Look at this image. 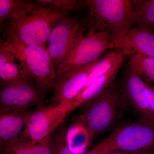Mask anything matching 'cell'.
I'll return each mask as SVG.
<instances>
[{"label": "cell", "instance_id": "7402d4cb", "mask_svg": "<svg viewBox=\"0 0 154 154\" xmlns=\"http://www.w3.org/2000/svg\"><path fill=\"white\" fill-rule=\"evenodd\" d=\"M67 129L66 125L63 123L51 134L50 154H74L68 143Z\"/></svg>", "mask_w": 154, "mask_h": 154}, {"label": "cell", "instance_id": "cb8c5ba5", "mask_svg": "<svg viewBox=\"0 0 154 154\" xmlns=\"http://www.w3.org/2000/svg\"><path fill=\"white\" fill-rule=\"evenodd\" d=\"M17 60L14 53L6 45L5 41L0 40V65L10 61Z\"/></svg>", "mask_w": 154, "mask_h": 154}, {"label": "cell", "instance_id": "ba28073f", "mask_svg": "<svg viewBox=\"0 0 154 154\" xmlns=\"http://www.w3.org/2000/svg\"><path fill=\"white\" fill-rule=\"evenodd\" d=\"M109 152L154 149V126L138 120L117 127L103 140Z\"/></svg>", "mask_w": 154, "mask_h": 154}, {"label": "cell", "instance_id": "8992f818", "mask_svg": "<svg viewBox=\"0 0 154 154\" xmlns=\"http://www.w3.org/2000/svg\"><path fill=\"white\" fill-rule=\"evenodd\" d=\"M73 110L70 101L37 107L28 113L20 137L31 143L40 142L63 123L65 118Z\"/></svg>", "mask_w": 154, "mask_h": 154}, {"label": "cell", "instance_id": "4fadbf2b", "mask_svg": "<svg viewBox=\"0 0 154 154\" xmlns=\"http://www.w3.org/2000/svg\"><path fill=\"white\" fill-rule=\"evenodd\" d=\"M128 57L122 51L110 69L94 80L75 98L70 101L73 110L91 102L113 87L119 72Z\"/></svg>", "mask_w": 154, "mask_h": 154}, {"label": "cell", "instance_id": "3957f363", "mask_svg": "<svg viewBox=\"0 0 154 154\" xmlns=\"http://www.w3.org/2000/svg\"><path fill=\"white\" fill-rule=\"evenodd\" d=\"M2 39L17 61L28 69L38 88L45 92L54 88L57 75L46 48L24 44L8 33H4Z\"/></svg>", "mask_w": 154, "mask_h": 154}, {"label": "cell", "instance_id": "5b68a950", "mask_svg": "<svg viewBox=\"0 0 154 154\" xmlns=\"http://www.w3.org/2000/svg\"><path fill=\"white\" fill-rule=\"evenodd\" d=\"M114 49L115 39L110 34L88 30L57 67V78L71 70L98 60L104 53Z\"/></svg>", "mask_w": 154, "mask_h": 154}, {"label": "cell", "instance_id": "9c48e42d", "mask_svg": "<svg viewBox=\"0 0 154 154\" xmlns=\"http://www.w3.org/2000/svg\"><path fill=\"white\" fill-rule=\"evenodd\" d=\"M150 85L137 74L128 70L119 88L125 106L134 113L139 120L154 126L150 107Z\"/></svg>", "mask_w": 154, "mask_h": 154}, {"label": "cell", "instance_id": "484cf974", "mask_svg": "<svg viewBox=\"0 0 154 154\" xmlns=\"http://www.w3.org/2000/svg\"><path fill=\"white\" fill-rule=\"evenodd\" d=\"M108 153L105 145L101 140L92 149L91 151L86 154H106Z\"/></svg>", "mask_w": 154, "mask_h": 154}, {"label": "cell", "instance_id": "2e32d148", "mask_svg": "<svg viewBox=\"0 0 154 154\" xmlns=\"http://www.w3.org/2000/svg\"><path fill=\"white\" fill-rule=\"evenodd\" d=\"M37 4L28 0H0V25L22 19L30 13Z\"/></svg>", "mask_w": 154, "mask_h": 154}, {"label": "cell", "instance_id": "52a82bcc", "mask_svg": "<svg viewBox=\"0 0 154 154\" xmlns=\"http://www.w3.org/2000/svg\"><path fill=\"white\" fill-rule=\"evenodd\" d=\"M87 19L76 17H65L53 28L48 38L46 47L55 68L85 35Z\"/></svg>", "mask_w": 154, "mask_h": 154}, {"label": "cell", "instance_id": "7a4b0ae2", "mask_svg": "<svg viewBox=\"0 0 154 154\" xmlns=\"http://www.w3.org/2000/svg\"><path fill=\"white\" fill-rule=\"evenodd\" d=\"M36 2L28 15L4 25L1 30L3 34H12L24 44L46 48L51 31L59 21L69 16V12L51 4Z\"/></svg>", "mask_w": 154, "mask_h": 154}, {"label": "cell", "instance_id": "30bf717a", "mask_svg": "<svg viewBox=\"0 0 154 154\" xmlns=\"http://www.w3.org/2000/svg\"><path fill=\"white\" fill-rule=\"evenodd\" d=\"M45 92L38 88L34 81L1 85L0 113L41 106Z\"/></svg>", "mask_w": 154, "mask_h": 154}, {"label": "cell", "instance_id": "ac0fdd59", "mask_svg": "<svg viewBox=\"0 0 154 154\" xmlns=\"http://www.w3.org/2000/svg\"><path fill=\"white\" fill-rule=\"evenodd\" d=\"M128 69L138 75L144 81L154 84V58L139 54L128 57Z\"/></svg>", "mask_w": 154, "mask_h": 154}, {"label": "cell", "instance_id": "277c9868", "mask_svg": "<svg viewBox=\"0 0 154 154\" xmlns=\"http://www.w3.org/2000/svg\"><path fill=\"white\" fill-rule=\"evenodd\" d=\"M84 105L85 109L79 116L94 137L111 127L125 107L120 88L114 85Z\"/></svg>", "mask_w": 154, "mask_h": 154}, {"label": "cell", "instance_id": "5bb4252c", "mask_svg": "<svg viewBox=\"0 0 154 154\" xmlns=\"http://www.w3.org/2000/svg\"><path fill=\"white\" fill-rule=\"evenodd\" d=\"M27 109L12 110L0 114V145L3 149L14 145L25 129Z\"/></svg>", "mask_w": 154, "mask_h": 154}, {"label": "cell", "instance_id": "4316f807", "mask_svg": "<svg viewBox=\"0 0 154 154\" xmlns=\"http://www.w3.org/2000/svg\"><path fill=\"white\" fill-rule=\"evenodd\" d=\"M1 154H13L11 152L8 151V150H3V152L1 153Z\"/></svg>", "mask_w": 154, "mask_h": 154}, {"label": "cell", "instance_id": "603a6c76", "mask_svg": "<svg viewBox=\"0 0 154 154\" xmlns=\"http://www.w3.org/2000/svg\"><path fill=\"white\" fill-rule=\"evenodd\" d=\"M37 2L43 4H50L56 6L64 11H79L85 8V1L80 0H38Z\"/></svg>", "mask_w": 154, "mask_h": 154}, {"label": "cell", "instance_id": "e0dca14e", "mask_svg": "<svg viewBox=\"0 0 154 154\" xmlns=\"http://www.w3.org/2000/svg\"><path fill=\"white\" fill-rule=\"evenodd\" d=\"M1 85L17 82L34 81L26 68L17 60L0 65Z\"/></svg>", "mask_w": 154, "mask_h": 154}, {"label": "cell", "instance_id": "9a60e30c", "mask_svg": "<svg viewBox=\"0 0 154 154\" xmlns=\"http://www.w3.org/2000/svg\"><path fill=\"white\" fill-rule=\"evenodd\" d=\"M69 147L74 154H84L92 143L94 137L79 115L72 120L66 131Z\"/></svg>", "mask_w": 154, "mask_h": 154}, {"label": "cell", "instance_id": "d6986e66", "mask_svg": "<svg viewBox=\"0 0 154 154\" xmlns=\"http://www.w3.org/2000/svg\"><path fill=\"white\" fill-rule=\"evenodd\" d=\"M50 136L36 144L30 143L19 137L16 143L3 149L13 154H50Z\"/></svg>", "mask_w": 154, "mask_h": 154}, {"label": "cell", "instance_id": "44dd1931", "mask_svg": "<svg viewBox=\"0 0 154 154\" xmlns=\"http://www.w3.org/2000/svg\"><path fill=\"white\" fill-rule=\"evenodd\" d=\"M136 27L154 32V0L136 1Z\"/></svg>", "mask_w": 154, "mask_h": 154}, {"label": "cell", "instance_id": "d4e9b609", "mask_svg": "<svg viewBox=\"0 0 154 154\" xmlns=\"http://www.w3.org/2000/svg\"><path fill=\"white\" fill-rule=\"evenodd\" d=\"M106 154H154V149L133 151L117 150Z\"/></svg>", "mask_w": 154, "mask_h": 154}, {"label": "cell", "instance_id": "6da1fadb", "mask_svg": "<svg viewBox=\"0 0 154 154\" xmlns=\"http://www.w3.org/2000/svg\"><path fill=\"white\" fill-rule=\"evenodd\" d=\"M85 2L89 30L107 33L116 39L136 25V1L85 0Z\"/></svg>", "mask_w": 154, "mask_h": 154}, {"label": "cell", "instance_id": "8fae6325", "mask_svg": "<svg viewBox=\"0 0 154 154\" xmlns=\"http://www.w3.org/2000/svg\"><path fill=\"white\" fill-rule=\"evenodd\" d=\"M99 60L73 69L58 77L54 88L52 104L69 102L75 98L86 85L90 73Z\"/></svg>", "mask_w": 154, "mask_h": 154}, {"label": "cell", "instance_id": "ffe728a7", "mask_svg": "<svg viewBox=\"0 0 154 154\" xmlns=\"http://www.w3.org/2000/svg\"><path fill=\"white\" fill-rule=\"evenodd\" d=\"M122 52V51L120 50H112L101 60H99L92 69L87 83L81 92L94 80L110 69L116 62Z\"/></svg>", "mask_w": 154, "mask_h": 154}, {"label": "cell", "instance_id": "7c38bea8", "mask_svg": "<svg viewBox=\"0 0 154 154\" xmlns=\"http://www.w3.org/2000/svg\"><path fill=\"white\" fill-rule=\"evenodd\" d=\"M114 39L115 49L122 51L128 57L139 54L154 58V31L136 27Z\"/></svg>", "mask_w": 154, "mask_h": 154}]
</instances>
